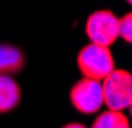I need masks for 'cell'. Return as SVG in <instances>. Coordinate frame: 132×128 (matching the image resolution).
<instances>
[{
	"instance_id": "6",
	"label": "cell",
	"mask_w": 132,
	"mask_h": 128,
	"mask_svg": "<svg viewBox=\"0 0 132 128\" xmlns=\"http://www.w3.org/2000/svg\"><path fill=\"white\" fill-rule=\"evenodd\" d=\"M22 103V87L7 75H0V114L11 112Z\"/></svg>"
},
{
	"instance_id": "7",
	"label": "cell",
	"mask_w": 132,
	"mask_h": 128,
	"mask_svg": "<svg viewBox=\"0 0 132 128\" xmlns=\"http://www.w3.org/2000/svg\"><path fill=\"white\" fill-rule=\"evenodd\" d=\"M91 128H130V123H129V117L123 112L104 110L102 114L96 116Z\"/></svg>"
},
{
	"instance_id": "1",
	"label": "cell",
	"mask_w": 132,
	"mask_h": 128,
	"mask_svg": "<svg viewBox=\"0 0 132 128\" xmlns=\"http://www.w3.org/2000/svg\"><path fill=\"white\" fill-rule=\"evenodd\" d=\"M77 68L84 75V78H91L96 82H102L109 73L116 69L114 57L109 48L98 46L89 43L77 53Z\"/></svg>"
},
{
	"instance_id": "4",
	"label": "cell",
	"mask_w": 132,
	"mask_h": 128,
	"mask_svg": "<svg viewBox=\"0 0 132 128\" xmlns=\"http://www.w3.org/2000/svg\"><path fill=\"white\" fill-rule=\"evenodd\" d=\"M70 102L73 108L80 114H95L104 107L102 82L82 78L77 80L70 89Z\"/></svg>"
},
{
	"instance_id": "9",
	"label": "cell",
	"mask_w": 132,
	"mask_h": 128,
	"mask_svg": "<svg viewBox=\"0 0 132 128\" xmlns=\"http://www.w3.org/2000/svg\"><path fill=\"white\" fill-rule=\"evenodd\" d=\"M63 128H88V126L82 125V123H68V125H64Z\"/></svg>"
},
{
	"instance_id": "2",
	"label": "cell",
	"mask_w": 132,
	"mask_h": 128,
	"mask_svg": "<svg viewBox=\"0 0 132 128\" xmlns=\"http://www.w3.org/2000/svg\"><path fill=\"white\" fill-rule=\"evenodd\" d=\"M102 96L107 110L123 112L132 107V75L127 69H114L102 80Z\"/></svg>"
},
{
	"instance_id": "5",
	"label": "cell",
	"mask_w": 132,
	"mask_h": 128,
	"mask_svg": "<svg viewBox=\"0 0 132 128\" xmlns=\"http://www.w3.org/2000/svg\"><path fill=\"white\" fill-rule=\"evenodd\" d=\"M25 68V52L16 44H0V75H16Z\"/></svg>"
},
{
	"instance_id": "10",
	"label": "cell",
	"mask_w": 132,
	"mask_h": 128,
	"mask_svg": "<svg viewBox=\"0 0 132 128\" xmlns=\"http://www.w3.org/2000/svg\"><path fill=\"white\" fill-rule=\"evenodd\" d=\"M127 4H130V0H127Z\"/></svg>"
},
{
	"instance_id": "3",
	"label": "cell",
	"mask_w": 132,
	"mask_h": 128,
	"mask_svg": "<svg viewBox=\"0 0 132 128\" xmlns=\"http://www.w3.org/2000/svg\"><path fill=\"white\" fill-rule=\"evenodd\" d=\"M86 36L89 43L109 48L118 39V16L111 9L93 11L86 20Z\"/></svg>"
},
{
	"instance_id": "8",
	"label": "cell",
	"mask_w": 132,
	"mask_h": 128,
	"mask_svg": "<svg viewBox=\"0 0 132 128\" xmlns=\"http://www.w3.org/2000/svg\"><path fill=\"white\" fill-rule=\"evenodd\" d=\"M118 38H121L125 43L132 41V14L127 13L121 18H118Z\"/></svg>"
}]
</instances>
